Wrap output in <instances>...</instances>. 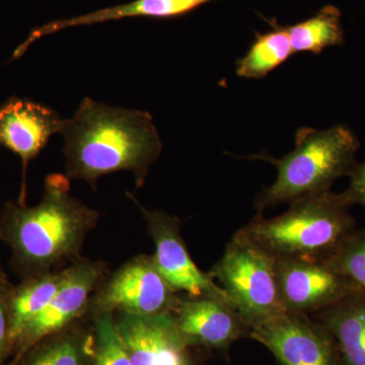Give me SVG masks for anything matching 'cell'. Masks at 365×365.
Instances as JSON below:
<instances>
[{"instance_id": "obj_1", "label": "cell", "mask_w": 365, "mask_h": 365, "mask_svg": "<svg viewBox=\"0 0 365 365\" xmlns=\"http://www.w3.org/2000/svg\"><path fill=\"white\" fill-rule=\"evenodd\" d=\"M66 176L95 188L106 175L128 170L136 187L143 186L148 170L163 150L150 113L125 109L85 98L72 118L64 120Z\"/></svg>"}, {"instance_id": "obj_2", "label": "cell", "mask_w": 365, "mask_h": 365, "mask_svg": "<svg viewBox=\"0 0 365 365\" xmlns=\"http://www.w3.org/2000/svg\"><path fill=\"white\" fill-rule=\"evenodd\" d=\"M98 213L71 195V180L46 177L37 205L9 201L0 211V242L11 250V265L21 279L78 261L86 235L97 227Z\"/></svg>"}, {"instance_id": "obj_3", "label": "cell", "mask_w": 365, "mask_h": 365, "mask_svg": "<svg viewBox=\"0 0 365 365\" xmlns=\"http://www.w3.org/2000/svg\"><path fill=\"white\" fill-rule=\"evenodd\" d=\"M343 193L331 191L297 199L282 215L258 213L235 234L274 260L328 259L356 230Z\"/></svg>"}, {"instance_id": "obj_4", "label": "cell", "mask_w": 365, "mask_h": 365, "mask_svg": "<svg viewBox=\"0 0 365 365\" xmlns=\"http://www.w3.org/2000/svg\"><path fill=\"white\" fill-rule=\"evenodd\" d=\"M359 141L351 129L339 124L317 130L302 127L295 134V148L281 158L266 153L250 158L272 163L277 170L275 182L257 196L258 213L304 197L330 191L341 177H349L356 165Z\"/></svg>"}, {"instance_id": "obj_5", "label": "cell", "mask_w": 365, "mask_h": 365, "mask_svg": "<svg viewBox=\"0 0 365 365\" xmlns=\"http://www.w3.org/2000/svg\"><path fill=\"white\" fill-rule=\"evenodd\" d=\"M207 274L222 288L228 304L250 330L287 313L281 302L275 260L237 234Z\"/></svg>"}, {"instance_id": "obj_6", "label": "cell", "mask_w": 365, "mask_h": 365, "mask_svg": "<svg viewBox=\"0 0 365 365\" xmlns=\"http://www.w3.org/2000/svg\"><path fill=\"white\" fill-rule=\"evenodd\" d=\"M179 299L153 256L140 255L118 269L95 292L88 311L158 316L173 313Z\"/></svg>"}, {"instance_id": "obj_7", "label": "cell", "mask_w": 365, "mask_h": 365, "mask_svg": "<svg viewBox=\"0 0 365 365\" xmlns=\"http://www.w3.org/2000/svg\"><path fill=\"white\" fill-rule=\"evenodd\" d=\"M249 338L265 346L278 365H343L333 336L307 314L274 317L253 327Z\"/></svg>"}, {"instance_id": "obj_8", "label": "cell", "mask_w": 365, "mask_h": 365, "mask_svg": "<svg viewBox=\"0 0 365 365\" xmlns=\"http://www.w3.org/2000/svg\"><path fill=\"white\" fill-rule=\"evenodd\" d=\"M275 263L287 313L312 316L360 290L329 258L285 259Z\"/></svg>"}, {"instance_id": "obj_9", "label": "cell", "mask_w": 365, "mask_h": 365, "mask_svg": "<svg viewBox=\"0 0 365 365\" xmlns=\"http://www.w3.org/2000/svg\"><path fill=\"white\" fill-rule=\"evenodd\" d=\"M128 197L143 213L148 232L155 242L153 261L173 289L185 292L189 297H216L227 302L222 288L207 273L197 267L190 256L182 240L179 218L163 211L150 210L143 207L132 194H128Z\"/></svg>"}, {"instance_id": "obj_10", "label": "cell", "mask_w": 365, "mask_h": 365, "mask_svg": "<svg viewBox=\"0 0 365 365\" xmlns=\"http://www.w3.org/2000/svg\"><path fill=\"white\" fill-rule=\"evenodd\" d=\"M103 262L81 260L66 269L63 280L44 311L24 329L14 346V359L48 336L71 326L88 311L91 295L105 274Z\"/></svg>"}, {"instance_id": "obj_11", "label": "cell", "mask_w": 365, "mask_h": 365, "mask_svg": "<svg viewBox=\"0 0 365 365\" xmlns=\"http://www.w3.org/2000/svg\"><path fill=\"white\" fill-rule=\"evenodd\" d=\"M172 316L178 334L189 347L227 350L235 341L249 338L248 325L225 299L180 297Z\"/></svg>"}, {"instance_id": "obj_12", "label": "cell", "mask_w": 365, "mask_h": 365, "mask_svg": "<svg viewBox=\"0 0 365 365\" xmlns=\"http://www.w3.org/2000/svg\"><path fill=\"white\" fill-rule=\"evenodd\" d=\"M64 120L51 109L26 98H11L0 106V145L23 163V185L19 202L26 203V173L30 160L44 150L52 135L61 133Z\"/></svg>"}, {"instance_id": "obj_13", "label": "cell", "mask_w": 365, "mask_h": 365, "mask_svg": "<svg viewBox=\"0 0 365 365\" xmlns=\"http://www.w3.org/2000/svg\"><path fill=\"white\" fill-rule=\"evenodd\" d=\"M210 1L212 0H133L128 4L106 7V9H98L76 18L50 21L34 29L29 37L18 48H16L13 59L21 58L35 41L66 29L96 25V24L123 20L127 18L173 20V19L188 16Z\"/></svg>"}, {"instance_id": "obj_14", "label": "cell", "mask_w": 365, "mask_h": 365, "mask_svg": "<svg viewBox=\"0 0 365 365\" xmlns=\"http://www.w3.org/2000/svg\"><path fill=\"white\" fill-rule=\"evenodd\" d=\"M331 333L343 365H365V292L357 290L312 314Z\"/></svg>"}, {"instance_id": "obj_15", "label": "cell", "mask_w": 365, "mask_h": 365, "mask_svg": "<svg viewBox=\"0 0 365 365\" xmlns=\"http://www.w3.org/2000/svg\"><path fill=\"white\" fill-rule=\"evenodd\" d=\"M170 321L172 313L158 316L117 313L115 328L126 348L130 365H155Z\"/></svg>"}, {"instance_id": "obj_16", "label": "cell", "mask_w": 365, "mask_h": 365, "mask_svg": "<svg viewBox=\"0 0 365 365\" xmlns=\"http://www.w3.org/2000/svg\"><path fill=\"white\" fill-rule=\"evenodd\" d=\"M63 270L31 276L21 279L11 294V343L14 346L24 329L44 311L61 284Z\"/></svg>"}, {"instance_id": "obj_17", "label": "cell", "mask_w": 365, "mask_h": 365, "mask_svg": "<svg viewBox=\"0 0 365 365\" xmlns=\"http://www.w3.org/2000/svg\"><path fill=\"white\" fill-rule=\"evenodd\" d=\"M266 21L271 31L256 33L247 54L235 63V73L239 78H265L294 54L287 26H281L275 19Z\"/></svg>"}, {"instance_id": "obj_18", "label": "cell", "mask_w": 365, "mask_h": 365, "mask_svg": "<svg viewBox=\"0 0 365 365\" xmlns=\"http://www.w3.org/2000/svg\"><path fill=\"white\" fill-rule=\"evenodd\" d=\"M340 9L326 6L307 20L287 26L294 53L321 54L326 48L344 44V29Z\"/></svg>"}, {"instance_id": "obj_19", "label": "cell", "mask_w": 365, "mask_h": 365, "mask_svg": "<svg viewBox=\"0 0 365 365\" xmlns=\"http://www.w3.org/2000/svg\"><path fill=\"white\" fill-rule=\"evenodd\" d=\"M62 331L32 346L11 365H85L88 342L78 334Z\"/></svg>"}, {"instance_id": "obj_20", "label": "cell", "mask_w": 365, "mask_h": 365, "mask_svg": "<svg viewBox=\"0 0 365 365\" xmlns=\"http://www.w3.org/2000/svg\"><path fill=\"white\" fill-rule=\"evenodd\" d=\"M93 365H130L126 348L115 328L113 313H93Z\"/></svg>"}, {"instance_id": "obj_21", "label": "cell", "mask_w": 365, "mask_h": 365, "mask_svg": "<svg viewBox=\"0 0 365 365\" xmlns=\"http://www.w3.org/2000/svg\"><path fill=\"white\" fill-rule=\"evenodd\" d=\"M329 259L365 292V227L356 228Z\"/></svg>"}, {"instance_id": "obj_22", "label": "cell", "mask_w": 365, "mask_h": 365, "mask_svg": "<svg viewBox=\"0 0 365 365\" xmlns=\"http://www.w3.org/2000/svg\"><path fill=\"white\" fill-rule=\"evenodd\" d=\"M14 285L4 271L0 272V365L13 355L11 343V294Z\"/></svg>"}, {"instance_id": "obj_23", "label": "cell", "mask_w": 365, "mask_h": 365, "mask_svg": "<svg viewBox=\"0 0 365 365\" xmlns=\"http://www.w3.org/2000/svg\"><path fill=\"white\" fill-rule=\"evenodd\" d=\"M188 347L178 334L172 316V321L163 336L155 365H193L190 359Z\"/></svg>"}, {"instance_id": "obj_24", "label": "cell", "mask_w": 365, "mask_h": 365, "mask_svg": "<svg viewBox=\"0 0 365 365\" xmlns=\"http://www.w3.org/2000/svg\"><path fill=\"white\" fill-rule=\"evenodd\" d=\"M348 188L342 192L350 205L359 204L365 209V162L356 163L351 174Z\"/></svg>"}, {"instance_id": "obj_25", "label": "cell", "mask_w": 365, "mask_h": 365, "mask_svg": "<svg viewBox=\"0 0 365 365\" xmlns=\"http://www.w3.org/2000/svg\"><path fill=\"white\" fill-rule=\"evenodd\" d=\"M1 271H4V269H2L1 262H0V272H1Z\"/></svg>"}]
</instances>
